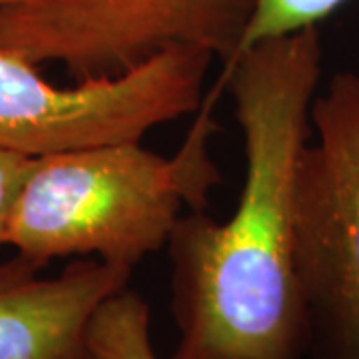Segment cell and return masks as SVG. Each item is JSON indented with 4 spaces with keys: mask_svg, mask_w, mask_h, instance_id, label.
<instances>
[{
    "mask_svg": "<svg viewBox=\"0 0 359 359\" xmlns=\"http://www.w3.org/2000/svg\"><path fill=\"white\" fill-rule=\"evenodd\" d=\"M252 11L254 0H26L0 8V48L76 80L124 74L176 46L228 65Z\"/></svg>",
    "mask_w": 359,
    "mask_h": 359,
    "instance_id": "cell-5",
    "label": "cell"
},
{
    "mask_svg": "<svg viewBox=\"0 0 359 359\" xmlns=\"http://www.w3.org/2000/svg\"><path fill=\"white\" fill-rule=\"evenodd\" d=\"M347 0H254V11L245 28L240 50L257 42L285 36L318 26Z\"/></svg>",
    "mask_w": 359,
    "mask_h": 359,
    "instance_id": "cell-8",
    "label": "cell"
},
{
    "mask_svg": "<svg viewBox=\"0 0 359 359\" xmlns=\"http://www.w3.org/2000/svg\"><path fill=\"white\" fill-rule=\"evenodd\" d=\"M224 88L222 72L174 156L156 154L142 142H116L34 158L6 245L42 268L56 257L134 268L166 248L184 210H204L222 182L210 144Z\"/></svg>",
    "mask_w": 359,
    "mask_h": 359,
    "instance_id": "cell-2",
    "label": "cell"
},
{
    "mask_svg": "<svg viewBox=\"0 0 359 359\" xmlns=\"http://www.w3.org/2000/svg\"><path fill=\"white\" fill-rule=\"evenodd\" d=\"M321 70L320 28L257 42L224 65L244 186L230 218L190 210L170 233V359H308L295 214Z\"/></svg>",
    "mask_w": 359,
    "mask_h": 359,
    "instance_id": "cell-1",
    "label": "cell"
},
{
    "mask_svg": "<svg viewBox=\"0 0 359 359\" xmlns=\"http://www.w3.org/2000/svg\"><path fill=\"white\" fill-rule=\"evenodd\" d=\"M34 158L0 148V245H6L8 224L18 192L32 168Z\"/></svg>",
    "mask_w": 359,
    "mask_h": 359,
    "instance_id": "cell-9",
    "label": "cell"
},
{
    "mask_svg": "<svg viewBox=\"0 0 359 359\" xmlns=\"http://www.w3.org/2000/svg\"><path fill=\"white\" fill-rule=\"evenodd\" d=\"M94 359H158L150 335V306L124 287L96 309L88 330Z\"/></svg>",
    "mask_w": 359,
    "mask_h": 359,
    "instance_id": "cell-7",
    "label": "cell"
},
{
    "mask_svg": "<svg viewBox=\"0 0 359 359\" xmlns=\"http://www.w3.org/2000/svg\"><path fill=\"white\" fill-rule=\"evenodd\" d=\"M130 266L78 257L56 276L16 256L0 262V359H94L96 309L128 287Z\"/></svg>",
    "mask_w": 359,
    "mask_h": 359,
    "instance_id": "cell-6",
    "label": "cell"
},
{
    "mask_svg": "<svg viewBox=\"0 0 359 359\" xmlns=\"http://www.w3.org/2000/svg\"><path fill=\"white\" fill-rule=\"evenodd\" d=\"M20 2H26V0H0V8H2V6H13V4H20Z\"/></svg>",
    "mask_w": 359,
    "mask_h": 359,
    "instance_id": "cell-10",
    "label": "cell"
},
{
    "mask_svg": "<svg viewBox=\"0 0 359 359\" xmlns=\"http://www.w3.org/2000/svg\"><path fill=\"white\" fill-rule=\"evenodd\" d=\"M311 132L295 214L308 359H359L358 72H337L316 96Z\"/></svg>",
    "mask_w": 359,
    "mask_h": 359,
    "instance_id": "cell-3",
    "label": "cell"
},
{
    "mask_svg": "<svg viewBox=\"0 0 359 359\" xmlns=\"http://www.w3.org/2000/svg\"><path fill=\"white\" fill-rule=\"evenodd\" d=\"M214 54L176 46L118 76L56 86L39 65L0 48V148L40 158L116 142L196 114Z\"/></svg>",
    "mask_w": 359,
    "mask_h": 359,
    "instance_id": "cell-4",
    "label": "cell"
}]
</instances>
